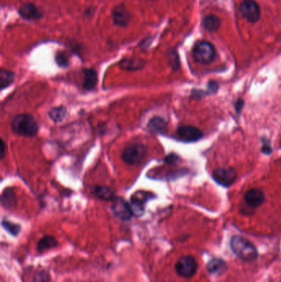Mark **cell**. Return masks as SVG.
<instances>
[{
    "instance_id": "obj_11",
    "label": "cell",
    "mask_w": 281,
    "mask_h": 282,
    "mask_svg": "<svg viewBox=\"0 0 281 282\" xmlns=\"http://www.w3.org/2000/svg\"><path fill=\"white\" fill-rule=\"evenodd\" d=\"M177 136L183 142H195L202 138L203 132L194 126H182L177 129Z\"/></svg>"
},
{
    "instance_id": "obj_6",
    "label": "cell",
    "mask_w": 281,
    "mask_h": 282,
    "mask_svg": "<svg viewBox=\"0 0 281 282\" xmlns=\"http://www.w3.org/2000/svg\"><path fill=\"white\" fill-rule=\"evenodd\" d=\"M240 13L246 21L252 24L260 18V7L254 0H243L240 5Z\"/></svg>"
},
{
    "instance_id": "obj_4",
    "label": "cell",
    "mask_w": 281,
    "mask_h": 282,
    "mask_svg": "<svg viewBox=\"0 0 281 282\" xmlns=\"http://www.w3.org/2000/svg\"><path fill=\"white\" fill-rule=\"evenodd\" d=\"M147 149L141 144H133L124 150L122 159L129 165H137L144 161L146 156Z\"/></svg>"
},
{
    "instance_id": "obj_22",
    "label": "cell",
    "mask_w": 281,
    "mask_h": 282,
    "mask_svg": "<svg viewBox=\"0 0 281 282\" xmlns=\"http://www.w3.org/2000/svg\"><path fill=\"white\" fill-rule=\"evenodd\" d=\"M227 268L225 262L219 260V259H214L209 261L208 264V270L212 274H221Z\"/></svg>"
},
{
    "instance_id": "obj_32",
    "label": "cell",
    "mask_w": 281,
    "mask_h": 282,
    "mask_svg": "<svg viewBox=\"0 0 281 282\" xmlns=\"http://www.w3.org/2000/svg\"><path fill=\"white\" fill-rule=\"evenodd\" d=\"M272 149L270 147V145H269V143H266L265 145H263L262 152L265 153V154H270L271 153Z\"/></svg>"
},
{
    "instance_id": "obj_34",
    "label": "cell",
    "mask_w": 281,
    "mask_h": 282,
    "mask_svg": "<svg viewBox=\"0 0 281 282\" xmlns=\"http://www.w3.org/2000/svg\"><path fill=\"white\" fill-rule=\"evenodd\" d=\"M150 1H157V0H150Z\"/></svg>"
},
{
    "instance_id": "obj_21",
    "label": "cell",
    "mask_w": 281,
    "mask_h": 282,
    "mask_svg": "<svg viewBox=\"0 0 281 282\" xmlns=\"http://www.w3.org/2000/svg\"><path fill=\"white\" fill-rule=\"evenodd\" d=\"M203 25L207 31L213 33V32H216L220 27V21L216 16L209 15L204 19Z\"/></svg>"
},
{
    "instance_id": "obj_33",
    "label": "cell",
    "mask_w": 281,
    "mask_h": 282,
    "mask_svg": "<svg viewBox=\"0 0 281 282\" xmlns=\"http://www.w3.org/2000/svg\"><path fill=\"white\" fill-rule=\"evenodd\" d=\"M0 144H1V158L2 159L5 158V144L4 140H0Z\"/></svg>"
},
{
    "instance_id": "obj_23",
    "label": "cell",
    "mask_w": 281,
    "mask_h": 282,
    "mask_svg": "<svg viewBox=\"0 0 281 282\" xmlns=\"http://www.w3.org/2000/svg\"><path fill=\"white\" fill-rule=\"evenodd\" d=\"M56 61L60 67H68L70 65V56L65 52H58L56 55Z\"/></svg>"
},
{
    "instance_id": "obj_24",
    "label": "cell",
    "mask_w": 281,
    "mask_h": 282,
    "mask_svg": "<svg viewBox=\"0 0 281 282\" xmlns=\"http://www.w3.org/2000/svg\"><path fill=\"white\" fill-rule=\"evenodd\" d=\"M167 59L169 62L170 66H172V69L174 70H178L180 67V62H179V56L177 52L175 51H171L167 53Z\"/></svg>"
},
{
    "instance_id": "obj_8",
    "label": "cell",
    "mask_w": 281,
    "mask_h": 282,
    "mask_svg": "<svg viewBox=\"0 0 281 282\" xmlns=\"http://www.w3.org/2000/svg\"><path fill=\"white\" fill-rule=\"evenodd\" d=\"M112 205V212L114 213L118 219L127 221L132 218L134 213L130 206V204L126 202L123 198L121 197H115Z\"/></svg>"
},
{
    "instance_id": "obj_14",
    "label": "cell",
    "mask_w": 281,
    "mask_h": 282,
    "mask_svg": "<svg viewBox=\"0 0 281 282\" xmlns=\"http://www.w3.org/2000/svg\"><path fill=\"white\" fill-rule=\"evenodd\" d=\"M145 61L140 58H125L121 60L119 63V66L121 70L126 71H136L141 70L145 66Z\"/></svg>"
},
{
    "instance_id": "obj_9",
    "label": "cell",
    "mask_w": 281,
    "mask_h": 282,
    "mask_svg": "<svg viewBox=\"0 0 281 282\" xmlns=\"http://www.w3.org/2000/svg\"><path fill=\"white\" fill-rule=\"evenodd\" d=\"M19 16L26 21H38L44 17V11L33 3H25L19 10Z\"/></svg>"
},
{
    "instance_id": "obj_13",
    "label": "cell",
    "mask_w": 281,
    "mask_h": 282,
    "mask_svg": "<svg viewBox=\"0 0 281 282\" xmlns=\"http://www.w3.org/2000/svg\"><path fill=\"white\" fill-rule=\"evenodd\" d=\"M149 194L142 193L137 192L134 196H131V201H130V206L132 209L134 215H140L144 213V204L149 198Z\"/></svg>"
},
{
    "instance_id": "obj_3",
    "label": "cell",
    "mask_w": 281,
    "mask_h": 282,
    "mask_svg": "<svg viewBox=\"0 0 281 282\" xmlns=\"http://www.w3.org/2000/svg\"><path fill=\"white\" fill-rule=\"evenodd\" d=\"M193 57L197 63L207 65L211 63L215 58V48L208 42H199L195 45L192 51Z\"/></svg>"
},
{
    "instance_id": "obj_2",
    "label": "cell",
    "mask_w": 281,
    "mask_h": 282,
    "mask_svg": "<svg viewBox=\"0 0 281 282\" xmlns=\"http://www.w3.org/2000/svg\"><path fill=\"white\" fill-rule=\"evenodd\" d=\"M231 247L235 254L244 261H252L257 256V250L252 243L242 236H235L231 240Z\"/></svg>"
},
{
    "instance_id": "obj_5",
    "label": "cell",
    "mask_w": 281,
    "mask_h": 282,
    "mask_svg": "<svg viewBox=\"0 0 281 282\" xmlns=\"http://www.w3.org/2000/svg\"><path fill=\"white\" fill-rule=\"evenodd\" d=\"M197 267V262L191 256H181L176 264L177 272L182 277H191L196 273Z\"/></svg>"
},
{
    "instance_id": "obj_19",
    "label": "cell",
    "mask_w": 281,
    "mask_h": 282,
    "mask_svg": "<svg viewBox=\"0 0 281 282\" xmlns=\"http://www.w3.org/2000/svg\"><path fill=\"white\" fill-rule=\"evenodd\" d=\"M2 205L5 207H13L17 202L16 196L12 188L5 189L2 194Z\"/></svg>"
},
{
    "instance_id": "obj_29",
    "label": "cell",
    "mask_w": 281,
    "mask_h": 282,
    "mask_svg": "<svg viewBox=\"0 0 281 282\" xmlns=\"http://www.w3.org/2000/svg\"><path fill=\"white\" fill-rule=\"evenodd\" d=\"M244 102L242 99L239 98L238 100L235 103V109L237 111V113H239L242 111V107H243Z\"/></svg>"
},
{
    "instance_id": "obj_25",
    "label": "cell",
    "mask_w": 281,
    "mask_h": 282,
    "mask_svg": "<svg viewBox=\"0 0 281 282\" xmlns=\"http://www.w3.org/2000/svg\"><path fill=\"white\" fill-rule=\"evenodd\" d=\"M56 243L57 242H56L55 238L47 236V237H45V238H42V240L40 241L39 248L41 250L48 249L50 247L56 246Z\"/></svg>"
},
{
    "instance_id": "obj_20",
    "label": "cell",
    "mask_w": 281,
    "mask_h": 282,
    "mask_svg": "<svg viewBox=\"0 0 281 282\" xmlns=\"http://www.w3.org/2000/svg\"><path fill=\"white\" fill-rule=\"evenodd\" d=\"M67 114V110L65 109V107H56L52 108L49 112V117L54 122L58 123L65 120Z\"/></svg>"
},
{
    "instance_id": "obj_17",
    "label": "cell",
    "mask_w": 281,
    "mask_h": 282,
    "mask_svg": "<svg viewBox=\"0 0 281 282\" xmlns=\"http://www.w3.org/2000/svg\"><path fill=\"white\" fill-rule=\"evenodd\" d=\"M93 191L95 196L104 201H113L116 197L113 191L109 187L105 186H95L93 187Z\"/></svg>"
},
{
    "instance_id": "obj_27",
    "label": "cell",
    "mask_w": 281,
    "mask_h": 282,
    "mask_svg": "<svg viewBox=\"0 0 281 282\" xmlns=\"http://www.w3.org/2000/svg\"><path fill=\"white\" fill-rule=\"evenodd\" d=\"M34 282H49V276L46 272H40L35 276Z\"/></svg>"
},
{
    "instance_id": "obj_16",
    "label": "cell",
    "mask_w": 281,
    "mask_h": 282,
    "mask_svg": "<svg viewBox=\"0 0 281 282\" xmlns=\"http://www.w3.org/2000/svg\"><path fill=\"white\" fill-rule=\"evenodd\" d=\"M98 73L93 69H86L84 70V83L83 87L86 90H93L98 84Z\"/></svg>"
},
{
    "instance_id": "obj_15",
    "label": "cell",
    "mask_w": 281,
    "mask_h": 282,
    "mask_svg": "<svg viewBox=\"0 0 281 282\" xmlns=\"http://www.w3.org/2000/svg\"><path fill=\"white\" fill-rule=\"evenodd\" d=\"M147 129L150 133L165 134L167 130V124L162 117H154L149 121Z\"/></svg>"
},
{
    "instance_id": "obj_10",
    "label": "cell",
    "mask_w": 281,
    "mask_h": 282,
    "mask_svg": "<svg viewBox=\"0 0 281 282\" xmlns=\"http://www.w3.org/2000/svg\"><path fill=\"white\" fill-rule=\"evenodd\" d=\"M213 178L218 184L228 187L237 179L236 171L232 168H218L213 173Z\"/></svg>"
},
{
    "instance_id": "obj_7",
    "label": "cell",
    "mask_w": 281,
    "mask_h": 282,
    "mask_svg": "<svg viewBox=\"0 0 281 282\" xmlns=\"http://www.w3.org/2000/svg\"><path fill=\"white\" fill-rule=\"evenodd\" d=\"M112 19L113 24L119 28H126L132 19V15L124 4L116 5L112 9Z\"/></svg>"
},
{
    "instance_id": "obj_28",
    "label": "cell",
    "mask_w": 281,
    "mask_h": 282,
    "mask_svg": "<svg viewBox=\"0 0 281 282\" xmlns=\"http://www.w3.org/2000/svg\"><path fill=\"white\" fill-rule=\"evenodd\" d=\"M218 85L216 82L212 81L208 85V89L211 94H214L218 90Z\"/></svg>"
},
{
    "instance_id": "obj_30",
    "label": "cell",
    "mask_w": 281,
    "mask_h": 282,
    "mask_svg": "<svg viewBox=\"0 0 281 282\" xmlns=\"http://www.w3.org/2000/svg\"><path fill=\"white\" fill-rule=\"evenodd\" d=\"M94 13H95V8H87L86 10H84V15L87 17L93 16Z\"/></svg>"
},
{
    "instance_id": "obj_1",
    "label": "cell",
    "mask_w": 281,
    "mask_h": 282,
    "mask_svg": "<svg viewBox=\"0 0 281 282\" xmlns=\"http://www.w3.org/2000/svg\"><path fill=\"white\" fill-rule=\"evenodd\" d=\"M11 127L14 133L25 137H33L39 131L38 121L29 114L16 116L13 120Z\"/></svg>"
},
{
    "instance_id": "obj_12",
    "label": "cell",
    "mask_w": 281,
    "mask_h": 282,
    "mask_svg": "<svg viewBox=\"0 0 281 282\" xmlns=\"http://www.w3.org/2000/svg\"><path fill=\"white\" fill-rule=\"evenodd\" d=\"M244 201L249 207L256 208L265 201V195L260 189H251L245 194Z\"/></svg>"
},
{
    "instance_id": "obj_26",
    "label": "cell",
    "mask_w": 281,
    "mask_h": 282,
    "mask_svg": "<svg viewBox=\"0 0 281 282\" xmlns=\"http://www.w3.org/2000/svg\"><path fill=\"white\" fill-rule=\"evenodd\" d=\"M3 226L5 227L9 232L12 233V234H18L19 230H20V227L17 224H13L11 222L7 221V220H4L3 221Z\"/></svg>"
},
{
    "instance_id": "obj_18",
    "label": "cell",
    "mask_w": 281,
    "mask_h": 282,
    "mask_svg": "<svg viewBox=\"0 0 281 282\" xmlns=\"http://www.w3.org/2000/svg\"><path fill=\"white\" fill-rule=\"evenodd\" d=\"M15 80V74L10 70L2 69L0 70V89L4 90L10 87Z\"/></svg>"
},
{
    "instance_id": "obj_31",
    "label": "cell",
    "mask_w": 281,
    "mask_h": 282,
    "mask_svg": "<svg viewBox=\"0 0 281 282\" xmlns=\"http://www.w3.org/2000/svg\"><path fill=\"white\" fill-rule=\"evenodd\" d=\"M177 159V155L175 154H170L166 158L165 162L167 163H173Z\"/></svg>"
}]
</instances>
